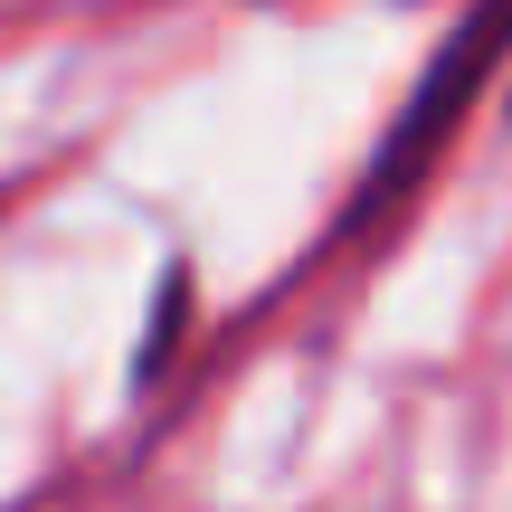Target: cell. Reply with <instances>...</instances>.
Masks as SVG:
<instances>
[{"label":"cell","instance_id":"6da1fadb","mask_svg":"<svg viewBox=\"0 0 512 512\" xmlns=\"http://www.w3.org/2000/svg\"><path fill=\"white\" fill-rule=\"evenodd\" d=\"M503 48H512V0H475V10L456 19V38L437 48V67L418 76V95H408V114L389 124V143H380V162H370L361 200L342 209V238H351V228H370L380 209H399L408 190H418L427 152H437L446 133L465 124V105L484 95V76H494V57H503Z\"/></svg>","mask_w":512,"mask_h":512}]
</instances>
